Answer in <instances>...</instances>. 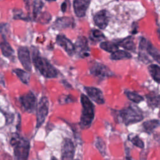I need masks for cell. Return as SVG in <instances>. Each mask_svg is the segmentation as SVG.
I'll return each mask as SVG.
<instances>
[{"mask_svg": "<svg viewBox=\"0 0 160 160\" xmlns=\"http://www.w3.org/2000/svg\"><path fill=\"white\" fill-rule=\"evenodd\" d=\"M125 94L127 98L131 101L135 103H139L144 101V98L136 92L131 91H126Z\"/></svg>", "mask_w": 160, "mask_h": 160, "instance_id": "d4e9b609", "label": "cell"}, {"mask_svg": "<svg viewBox=\"0 0 160 160\" xmlns=\"http://www.w3.org/2000/svg\"><path fill=\"white\" fill-rule=\"evenodd\" d=\"M91 73L96 77L101 79H104L112 75L111 71L105 65L96 62L90 68Z\"/></svg>", "mask_w": 160, "mask_h": 160, "instance_id": "9c48e42d", "label": "cell"}, {"mask_svg": "<svg viewBox=\"0 0 160 160\" xmlns=\"http://www.w3.org/2000/svg\"><path fill=\"white\" fill-rule=\"evenodd\" d=\"M126 160H132V159H131V158H128V157H127V158H126Z\"/></svg>", "mask_w": 160, "mask_h": 160, "instance_id": "1f68e13d", "label": "cell"}, {"mask_svg": "<svg viewBox=\"0 0 160 160\" xmlns=\"http://www.w3.org/2000/svg\"><path fill=\"white\" fill-rule=\"evenodd\" d=\"M32 62L36 69L46 78H54L58 76L57 69L45 58L40 56L38 51L32 53Z\"/></svg>", "mask_w": 160, "mask_h": 160, "instance_id": "7a4b0ae2", "label": "cell"}, {"mask_svg": "<svg viewBox=\"0 0 160 160\" xmlns=\"http://www.w3.org/2000/svg\"><path fill=\"white\" fill-rule=\"evenodd\" d=\"M0 48L2 51V54L7 57L9 58L14 54V50L11 46V45L6 41H3L0 44Z\"/></svg>", "mask_w": 160, "mask_h": 160, "instance_id": "44dd1931", "label": "cell"}, {"mask_svg": "<svg viewBox=\"0 0 160 160\" xmlns=\"http://www.w3.org/2000/svg\"><path fill=\"white\" fill-rule=\"evenodd\" d=\"M90 2L91 0H74L73 7L76 15L78 17L84 16Z\"/></svg>", "mask_w": 160, "mask_h": 160, "instance_id": "7c38bea8", "label": "cell"}, {"mask_svg": "<svg viewBox=\"0 0 160 160\" xmlns=\"http://www.w3.org/2000/svg\"><path fill=\"white\" fill-rule=\"evenodd\" d=\"M100 47L101 49L109 52H114L118 50V46L117 44L109 42V41H104L100 44Z\"/></svg>", "mask_w": 160, "mask_h": 160, "instance_id": "7402d4cb", "label": "cell"}, {"mask_svg": "<svg viewBox=\"0 0 160 160\" xmlns=\"http://www.w3.org/2000/svg\"><path fill=\"white\" fill-rule=\"evenodd\" d=\"M95 144H96L97 149L99 150V151L102 154L104 155L106 153V144L104 142V141H102V139L99 138H97V139L96 140Z\"/></svg>", "mask_w": 160, "mask_h": 160, "instance_id": "4316f807", "label": "cell"}, {"mask_svg": "<svg viewBox=\"0 0 160 160\" xmlns=\"http://www.w3.org/2000/svg\"><path fill=\"white\" fill-rule=\"evenodd\" d=\"M148 54L159 64H160V53L151 44L148 42L146 48H145Z\"/></svg>", "mask_w": 160, "mask_h": 160, "instance_id": "cb8c5ba5", "label": "cell"}, {"mask_svg": "<svg viewBox=\"0 0 160 160\" xmlns=\"http://www.w3.org/2000/svg\"><path fill=\"white\" fill-rule=\"evenodd\" d=\"M19 102L24 111L29 113L34 112L38 105L37 99L31 91L19 97Z\"/></svg>", "mask_w": 160, "mask_h": 160, "instance_id": "8992f818", "label": "cell"}, {"mask_svg": "<svg viewBox=\"0 0 160 160\" xmlns=\"http://www.w3.org/2000/svg\"><path fill=\"white\" fill-rule=\"evenodd\" d=\"M47 1H56V0H47Z\"/></svg>", "mask_w": 160, "mask_h": 160, "instance_id": "d6a6232c", "label": "cell"}, {"mask_svg": "<svg viewBox=\"0 0 160 160\" xmlns=\"http://www.w3.org/2000/svg\"><path fill=\"white\" fill-rule=\"evenodd\" d=\"M51 160H58L54 156H52L51 158Z\"/></svg>", "mask_w": 160, "mask_h": 160, "instance_id": "4dcf8cb0", "label": "cell"}, {"mask_svg": "<svg viewBox=\"0 0 160 160\" xmlns=\"http://www.w3.org/2000/svg\"><path fill=\"white\" fill-rule=\"evenodd\" d=\"M160 125V121L158 119L148 120L142 123V128L147 133H151L156 128Z\"/></svg>", "mask_w": 160, "mask_h": 160, "instance_id": "9a60e30c", "label": "cell"}, {"mask_svg": "<svg viewBox=\"0 0 160 160\" xmlns=\"http://www.w3.org/2000/svg\"><path fill=\"white\" fill-rule=\"evenodd\" d=\"M131 55L129 52L123 50H117L116 51L111 53L110 58L112 60H120L124 59H129Z\"/></svg>", "mask_w": 160, "mask_h": 160, "instance_id": "ac0fdd59", "label": "cell"}, {"mask_svg": "<svg viewBox=\"0 0 160 160\" xmlns=\"http://www.w3.org/2000/svg\"><path fill=\"white\" fill-rule=\"evenodd\" d=\"M119 44L128 50L133 51L135 49V44L132 37H128L119 42Z\"/></svg>", "mask_w": 160, "mask_h": 160, "instance_id": "603a6c76", "label": "cell"}, {"mask_svg": "<svg viewBox=\"0 0 160 160\" xmlns=\"http://www.w3.org/2000/svg\"><path fill=\"white\" fill-rule=\"evenodd\" d=\"M119 116L121 121L126 126L137 123L143 119V115L141 110L138 107L132 106L121 110L119 112Z\"/></svg>", "mask_w": 160, "mask_h": 160, "instance_id": "277c9868", "label": "cell"}, {"mask_svg": "<svg viewBox=\"0 0 160 160\" xmlns=\"http://www.w3.org/2000/svg\"><path fill=\"white\" fill-rule=\"evenodd\" d=\"M129 140L136 146L139 148H143L144 147V144L143 141L137 136L134 135L133 136H129Z\"/></svg>", "mask_w": 160, "mask_h": 160, "instance_id": "484cf974", "label": "cell"}, {"mask_svg": "<svg viewBox=\"0 0 160 160\" xmlns=\"http://www.w3.org/2000/svg\"><path fill=\"white\" fill-rule=\"evenodd\" d=\"M18 56L19 61L21 62L23 68L27 71H31L32 64L30 57V53L26 47H20L18 51Z\"/></svg>", "mask_w": 160, "mask_h": 160, "instance_id": "ba28073f", "label": "cell"}, {"mask_svg": "<svg viewBox=\"0 0 160 160\" xmlns=\"http://www.w3.org/2000/svg\"><path fill=\"white\" fill-rule=\"evenodd\" d=\"M92 35L96 39H101V38H104L103 34L99 30L94 29L92 31Z\"/></svg>", "mask_w": 160, "mask_h": 160, "instance_id": "f1b7e54d", "label": "cell"}, {"mask_svg": "<svg viewBox=\"0 0 160 160\" xmlns=\"http://www.w3.org/2000/svg\"><path fill=\"white\" fill-rule=\"evenodd\" d=\"M75 160H79V159H75Z\"/></svg>", "mask_w": 160, "mask_h": 160, "instance_id": "836d02e7", "label": "cell"}, {"mask_svg": "<svg viewBox=\"0 0 160 160\" xmlns=\"http://www.w3.org/2000/svg\"><path fill=\"white\" fill-rule=\"evenodd\" d=\"M12 71L23 83H29L30 80V74H29V72L21 69H15Z\"/></svg>", "mask_w": 160, "mask_h": 160, "instance_id": "d6986e66", "label": "cell"}, {"mask_svg": "<svg viewBox=\"0 0 160 160\" xmlns=\"http://www.w3.org/2000/svg\"><path fill=\"white\" fill-rule=\"evenodd\" d=\"M94 21L96 25L101 29L106 28L109 22V18L106 10L98 12L94 16Z\"/></svg>", "mask_w": 160, "mask_h": 160, "instance_id": "4fadbf2b", "label": "cell"}, {"mask_svg": "<svg viewBox=\"0 0 160 160\" xmlns=\"http://www.w3.org/2000/svg\"><path fill=\"white\" fill-rule=\"evenodd\" d=\"M75 148L71 139L65 138L63 140L61 149V160H72Z\"/></svg>", "mask_w": 160, "mask_h": 160, "instance_id": "52a82bcc", "label": "cell"}, {"mask_svg": "<svg viewBox=\"0 0 160 160\" xmlns=\"http://www.w3.org/2000/svg\"><path fill=\"white\" fill-rule=\"evenodd\" d=\"M66 4L65 2H64L63 4H62V6H61V8H62V11L63 12H65L66 9Z\"/></svg>", "mask_w": 160, "mask_h": 160, "instance_id": "f546056e", "label": "cell"}, {"mask_svg": "<svg viewBox=\"0 0 160 160\" xmlns=\"http://www.w3.org/2000/svg\"><path fill=\"white\" fill-rule=\"evenodd\" d=\"M86 91L88 97L94 102L98 104H102L105 102V99L101 89L94 87H85Z\"/></svg>", "mask_w": 160, "mask_h": 160, "instance_id": "30bf717a", "label": "cell"}, {"mask_svg": "<svg viewBox=\"0 0 160 160\" xmlns=\"http://www.w3.org/2000/svg\"><path fill=\"white\" fill-rule=\"evenodd\" d=\"M43 6V2L40 0L35 1L34 3V8H33V13L34 16L36 17L39 12L41 11V8Z\"/></svg>", "mask_w": 160, "mask_h": 160, "instance_id": "83f0119b", "label": "cell"}, {"mask_svg": "<svg viewBox=\"0 0 160 160\" xmlns=\"http://www.w3.org/2000/svg\"><path fill=\"white\" fill-rule=\"evenodd\" d=\"M147 102L152 108H160V94L146 95Z\"/></svg>", "mask_w": 160, "mask_h": 160, "instance_id": "2e32d148", "label": "cell"}, {"mask_svg": "<svg viewBox=\"0 0 160 160\" xmlns=\"http://www.w3.org/2000/svg\"><path fill=\"white\" fill-rule=\"evenodd\" d=\"M150 75L157 83H160V66L156 64H150L148 66Z\"/></svg>", "mask_w": 160, "mask_h": 160, "instance_id": "e0dca14e", "label": "cell"}, {"mask_svg": "<svg viewBox=\"0 0 160 160\" xmlns=\"http://www.w3.org/2000/svg\"><path fill=\"white\" fill-rule=\"evenodd\" d=\"M72 24V19L70 18H67V17H64V18H61L57 19L54 24V28L56 29H61V28H64Z\"/></svg>", "mask_w": 160, "mask_h": 160, "instance_id": "ffe728a7", "label": "cell"}, {"mask_svg": "<svg viewBox=\"0 0 160 160\" xmlns=\"http://www.w3.org/2000/svg\"><path fill=\"white\" fill-rule=\"evenodd\" d=\"M56 42L62 47L69 55H72L75 52V46L65 36L60 34L56 38Z\"/></svg>", "mask_w": 160, "mask_h": 160, "instance_id": "8fae6325", "label": "cell"}, {"mask_svg": "<svg viewBox=\"0 0 160 160\" xmlns=\"http://www.w3.org/2000/svg\"><path fill=\"white\" fill-rule=\"evenodd\" d=\"M11 144L14 147V154L16 160H28L30 146L27 139L16 135L12 138Z\"/></svg>", "mask_w": 160, "mask_h": 160, "instance_id": "3957f363", "label": "cell"}, {"mask_svg": "<svg viewBox=\"0 0 160 160\" xmlns=\"http://www.w3.org/2000/svg\"><path fill=\"white\" fill-rule=\"evenodd\" d=\"M82 113L80 118L79 126L82 129L89 128L94 118V106L89 98L85 94L81 95Z\"/></svg>", "mask_w": 160, "mask_h": 160, "instance_id": "6da1fadb", "label": "cell"}, {"mask_svg": "<svg viewBox=\"0 0 160 160\" xmlns=\"http://www.w3.org/2000/svg\"><path fill=\"white\" fill-rule=\"evenodd\" d=\"M75 46V51H78L82 57L89 56V47L88 44V41L86 38L81 36L79 37Z\"/></svg>", "mask_w": 160, "mask_h": 160, "instance_id": "5bb4252c", "label": "cell"}, {"mask_svg": "<svg viewBox=\"0 0 160 160\" xmlns=\"http://www.w3.org/2000/svg\"><path fill=\"white\" fill-rule=\"evenodd\" d=\"M36 128H39L44 122L49 111V101L47 97H42L36 107Z\"/></svg>", "mask_w": 160, "mask_h": 160, "instance_id": "5b68a950", "label": "cell"}]
</instances>
